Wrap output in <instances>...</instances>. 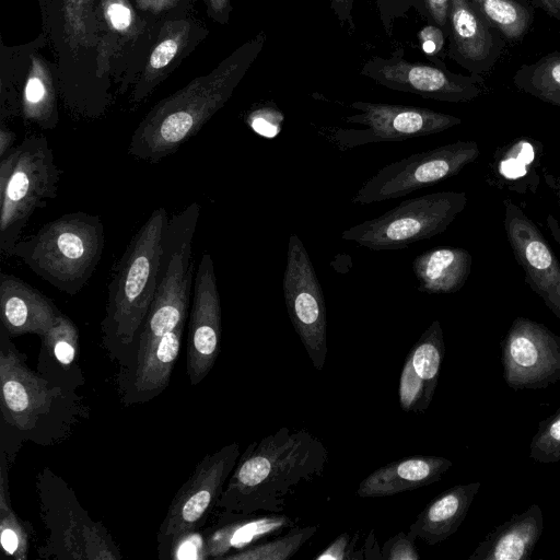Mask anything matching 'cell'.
Segmentation results:
<instances>
[{"label":"cell","mask_w":560,"mask_h":560,"mask_svg":"<svg viewBox=\"0 0 560 560\" xmlns=\"http://www.w3.org/2000/svg\"><path fill=\"white\" fill-rule=\"evenodd\" d=\"M266 42L260 32L245 42L211 72L156 103L135 129L128 154L158 163L194 137L232 96Z\"/></svg>","instance_id":"2"},{"label":"cell","mask_w":560,"mask_h":560,"mask_svg":"<svg viewBox=\"0 0 560 560\" xmlns=\"http://www.w3.org/2000/svg\"><path fill=\"white\" fill-rule=\"evenodd\" d=\"M350 107L359 114L345 120L364 128L338 129L332 141L341 149L431 136L462 124L459 117L416 106L357 101Z\"/></svg>","instance_id":"12"},{"label":"cell","mask_w":560,"mask_h":560,"mask_svg":"<svg viewBox=\"0 0 560 560\" xmlns=\"http://www.w3.org/2000/svg\"><path fill=\"white\" fill-rule=\"evenodd\" d=\"M535 9L547 13L560 25V0H527Z\"/></svg>","instance_id":"44"},{"label":"cell","mask_w":560,"mask_h":560,"mask_svg":"<svg viewBox=\"0 0 560 560\" xmlns=\"http://www.w3.org/2000/svg\"><path fill=\"white\" fill-rule=\"evenodd\" d=\"M42 338V353L57 368L69 369L79 352V330L71 318L61 314Z\"/></svg>","instance_id":"34"},{"label":"cell","mask_w":560,"mask_h":560,"mask_svg":"<svg viewBox=\"0 0 560 560\" xmlns=\"http://www.w3.org/2000/svg\"><path fill=\"white\" fill-rule=\"evenodd\" d=\"M185 324H179L133 361L126 392V399L131 404L148 401L167 387L179 354Z\"/></svg>","instance_id":"27"},{"label":"cell","mask_w":560,"mask_h":560,"mask_svg":"<svg viewBox=\"0 0 560 560\" xmlns=\"http://www.w3.org/2000/svg\"><path fill=\"white\" fill-rule=\"evenodd\" d=\"M542 179L560 207V175L552 174L548 172V170L544 168Z\"/></svg>","instance_id":"47"},{"label":"cell","mask_w":560,"mask_h":560,"mask_svg":"<svg viewBox=\"0 0 560 560\" xmlns=\"http://www.w3.org/2000/svg\"><path fill=\"white\" fill-rule=\"evenodd\" d=\"M452 466L443 456H408L372 471L360 482L357 494L362 499L384 498L416 490L438 482Z\"/></svg>","instance_id":"22"},{"label":"cell","mask_w":560,"mask_h":560,"mask_svg":"<svg viewBox=\"0 0 560 560\" xmlns=\"http://www.w3.org/2000/svg\"><path fill=\"white\" fill-rule=\"evenodd\" d=\"M207 13L217 23L226 24L232 11L231 0H206Z\"/></svg>","instance_id":"42"},{"label":"cell","mask_w":560,"mask_h":560,"mask_svg":"<svg viewBox=\"0 0 560 560\" xmlns=\"http://www.w3.org/2000/svg\"><path fill=\"white\" fill-rule=\"evenodd\" d=\"M544 143L518 137L499 147L486 170V182L498 189L536 194L540 185Z\"/></svg>","instance_id":"23"},{"label":"cell","mask_w":560,"mask_h":560,"mask_svg":"<svg viewBox=\"0 0 560 560\" xmlns=\"http://www.w3.org/2000/svg\"><path fill=\"white\" fill-rule=\"evenodd\" d=\"M529 458L540 464L560 462V408L539 422L529 445Z\"/></svg>","instance_id":"35"},{"label":"cell","mask_w":560,"mask_h":560,"mask_svg":"<svg viewBox=\"0 0 560 560\" xmlns=\"http://www.w3.org/2000/svg\"><path fill=\"white\" fill-rule=\"evenodd\" d=\"M58 94L56 66L34 51L21 94V115L24 122L34 124L42 129H54L59 121Z\"/></svg>","instance_id":"29"},{"label":"cell","mask_w":560,"mask_h":560,"mask_svg":"<svg viewBox=\"0 0 560 560\" xmlns=\"http://www.w3.org/2000/svg\"><path fill=\"white\" fill-rule=\"evenodd\" d=\"M423 2L432 24L439 26L447 38L450 0H423Z\"/></svg>","instance_id":"41"},{"label":"cell","mask_w":560,"mask_h":560,"mask_svg":"<svg viewBox=\"0 0 560 560\" xmlns=\"http://www.w3.org/2000/svg\"><path fill=\"white\" fill-rule=\"evenodd\" d=\"M363 556L364 559H383L381 548L378 547L373 529L369 533L365 539Z\"/></svg>","instance_id":"46"},{"label":"cell","mask_w":560,"mask_h":560,"mask_svg":"<svg viewBox=\"0 0 560 560\" xmlns=\"http://www.w3.org/2000/svg\"><path fill=\"white\" fill-rule=\"evenodd\" d=\"M10 335L1 327L0 387L3 419L13 428L26 431L50 411L60 388L34 373L9 341Z\"/></svg>","instance_id":"17"},{"label":"cell","mask_w":560,"mask_h":560,"mask_svg":"<svg viewBox=\"0 0 560 560\" xmlns=\"http://www.w3.org/2000/svg\"><path fill=\"white\" fill-rule=\"evenodd\" d=\"M354 0H329L330 8L342 24H348L350 27H354L352 21V9Z\"/></svg>","instance_id":"43"},{"label":"cell","mask_w":560,"mask_h":560,"mask_svg":"<svg viewBox=\"0 0 560 560\" xmlns=\"http://www.w3.org/2000/svg\"><path fill=\"white\" fill-rule=\"evenodd\" d=\"M480 155L476 141L458 140L392 162L371 176L352 201L369 205L407 196L459 174Z\"/></svg>","instance_id":"10"},{"label":"cell","mask_w":560,"mask_h":560,"mask_svg":"<svg viewBox=\"0 0 560 560\" xmlns=\"http://www.w3.org/2000/svg\"><path fill=\"white\" fill-rule=\"evenodd\" d=\"M221 332V302L213 260L205 253L194 278L188 325L186 359L191 385L200 383L213 368L220 352Z\"/></svg>","instance_id":"16"},{"label":"cell","mask_w":560,"mask_h":560,"mask_svg":"<svg viewBox=\"0 0 560 560\" xmlns=\"http://www.w3.org/2000/svg\"><path fill=\"white\" fill-rule=\"evenodd\" d=\"M547 228L556 241V243L560 246V223L552 214H548L546 218Z\"/></svg>","instance_id":"48"},{"label":"cell","mask_w":560,"mask_h":560,"mask_svg":"<svg viewBox=\"0 0 560 560\" xmlns=\"http://www.w3.org/2000/svg\"><path fill=\"white\" fill-rule=\"evenodd\" d=\"M328 458L310 431L282 427L241 454L215 508L243 515L281 513L300 487L323 476Z\"/></svg>","instance_id":"1"},{"label":"cell","mask_w":560,"mask_h":560,"mask_svg":"<svg viewBox=\"0 0 560 560\" xmlns=\"http://www.w3.org/2000/svg\"><path fill=\"white\" fill-rule=\"evenodd\" d=\"M105 246L101 218L82 211L66 213L24 238L11 252L57 290L74 295L93 276Z\"/></svg>","instance_id":"5"},{"label":"cell","mask_w":560,"mask_h":560,"mask_svg":"<svg viewBox=\"0 0 560 560\" xmlns=\"http://www.w3.org/2000/svg\"><path fill=\"white\" fill-rule=\"evenodd\" d=\"M139 12L130 0H98V75L108 90L118 84L119 94L132 86L162 22Z\"/></svg>","instance_id":"8"},{"label":"cell","mask_w":560,"mask_h":560,"mask_svg":"<svg viewBox=\"0 0 560 560\" xmlns=\"http://www.w3.org/2000/svg\"><path fill=\"white\" fill-rule=\"evenodd\" d=\"M241 456L236 442L206 455L179 488L158 530L160 559L171 557L176 542L207 521Z\"/></svg>","instance_id":"9"},{"label":"cell","mask_w":560,"mask_h":560,"mask_svg":"<svg viewBox=\"0 0 560 560\" xmlns=\"http://www.w3.org/2000/svg\"><path fill=\"white\" fill-rule=\"evenodd\" d=\"M45 35L57 57L59 96L78 119H98L113 93L98 75V0H39Z\"/></svg>","instance_id":"3"},{"label":"cell","mask_w":560,"mask_h":560,"mask_svg":"<svg viewBox=\"0 0 560 560\" xmlns=\"http://www.w3.org/2000/svg\"><path fill=\"white\" fill-rule=\"evenodd\" d=\"M296 520L285 514L266 515L225 513L221 522L208 530L203 540V559H223L295 525Z\"/></svg>","instance_id":"24"},{"label":"cell","mask_w":560,"mask_h":560,"mask_svg":"<svg viewBox=\"0 0 560 560\" xmlns=\"http://www.w3.org/2000/svg\"><path fill=\"white\" fill-rule=\"evenodd\" d=\"M411 266L418 291L427 294L455 293L470 275L472 257L465 248L439 246L416 256Z\"/></svg>","instance_id":"28"},{"label":"cell","mask_w":560,"mask_h":560,"mask_svg":"<svg viewBox=\"0 0 560 560\" xmlns=\"http://www.w3.org/2000/svg\"><path fill=\"white\" fill-rule=\"evenodd\" d=\"M62 312L52 300L22 279L0 273V319L10 336L49 330Z\"/></svg>","instance_id":"21"},{"label":"cell","mask_w":560,"mask_h":560,"mask_svg":"<svg viewBox=\"0 0 560 560\" xmlns=\"http://www.w3.org/2000/svg\"><path fill=\"white\" fill-rule=\"evenodd\" d=\"M278 115L280 114L275 110L261 108L249 115L248 125L255 132L264 137H273L278 132L279 122L282 120H277Z\"/></svg>","instance_id":"39"},{"label":"cell","mask_w":560,"mask_h":560,"mask_svg":"<svg viewBox=\"0 0 560 560\" xmlns=\"http://www.w3.org/2000/svg\"><path fill=\"white\" fill-rule=\"evenodd\" d=\"M168 219L164 207L156 208L115 265L102 322L106 342L133 348L156 292Z\"/></svg>","instance_id":"4"},{"label":"cell","mask_w":560,"mask_h":560,"mask_svg":"<svg viewBox=\"0 0 560 560\" xmlns=\"http://www.w3.org/2000/svg\"><path fill=\"white\" fill-rule=\"evenodd\" d=\"M15 138L16 135L7 127L5 122H0V160L14 148Z\"/></svg>","instance_id":"45"},{"label":"cell","mask_w":560,"mask_h":560,"mask_svg":"<svg viewBox=\"0 0 560 560\" xmlns=\"http://www.w3.org/2000/svg\"><path fill=\"white\" fill-rule=\"evenodd\" d=\"M445 354L443 329L433 320L407 354L398 385L405 412L423 413L431 405Z\"/></svg>","instance_id":"20"},{"label":"cell","mask_w":560,"mask_h":560,"mask_svg":"<svg viewBox=\"0 0 560 560\" xmlns=\"http://www.w3.org/2000/svg\"><path fill=\"white\" fill-rule=\"evenodd\" d=\"M416 537L409 532H399L387 539L382 548L383 560H419Z\"/></svg>","instance_id":"37"},{"label":"cell","mask_w":560,"mask_h":560,"mask_svg":"<svg viewBox=\"0 0 560 560\" xmlns=\"http://www.w3.org/2000/svg\"><path fill=\"white\" fill-rule=\"evenodd\" d=\"M512 81L521 92L560 107V51H550L521 65Z\"/></svg>","instance_id":"31"},{"label":"cell","mask_w":560,"mask_h":560,"mask_svg":"<svg viewBox=\"0 0 560 560\" xmlns=\"http://www.w3.org/2000/svg\"><path fill=\"white\" fill-rule=\"evenodd\" d=\"M503 206L505 234L525 281L560 319V262L536 223L511 199Z\"/></svg>","instance_id":"15"},{"label":"cell","mask_w":560,"mask_h":560,"mask_svg":"<svg viewBox=\"0 0 560 560\" xmlns=\"http://www.w3.org/2000/svg\"><path fill=\"white\" fill-rule=\"evenodd\" d=\"M500 347L503 378L512 389H540L560 381V336L544 324L516 317Z\"/></svg>","instance_id":"14"},{"label":"cell","mask_w":560,"mask_h":560,"mask_svg":"<svg viewBox=\"0 0 560 560\" xmlns=\"http://www.w3.org/2000/svg\"><path fill=\"white\" fill-rule=\"evenodd\" d=\"M0 542L7 557L15 560H25L27 558L28 533L11 505L4 454H2L1 458L0 472Z\"/></svg>","instance_id":"32"},{"label":"cell","mask_w":560,"mask_h":560,"mask_svg":"<svg viewBox=\"0 0 560 560\" xmlns=\"http://www.w3.org/2000/svg\"><path fill=\"white\" fill-rule=\"evenodd\" d=\"M508 44L523 40L532 28L535 8L527 0H469Z\"/></svg>","instance_id":"30"},{"label":"cell","mask_w":560,"mask_h":560,"mask_svg":"<svg viewBox=\"0 0 560 560\" xmlns=\"http://www.w3.org/2000/svg\"><path fill=\"white\" fill-rule=\"evenodd\" d=\"M544 530L542 511L532 504L490 532L468 560H527Z\"/></svg>","instance_id":"25"},{"label":"cell","mask_w":560,"mask_h":560,"mask_svg":"<svg viewBox=\"0 0 560 560\" xmlns=\"http://www.w3.org/2000/svg\"><path fill=\"white\" fill-rule=\"evenodd\" d=\"M419 38L422 50L429 56H435L442 52L446 36L439 26L432 24L420 31Z\"/></svg>","instance_id":"40"},{"label":"cell","mask_w":560,"mask_h":560,"mask_svg":"<svg viewBox=\"0 0 560 560\" xmlns=\"http://www.w3.org/2000/svg\"><path fill=\"white\" fill-rule=\"evenodd\" d=\"M466 206L464 191L409 198L374 219L350 226L340 236L371 250L401 249L443 233Z\"/></svg>","instance_id":"7"},{"label":"cell","mask_w":560,"mask_h":560,"mask_svg":"<svg viewBox=\"0 0 560 560\" xmlns=\"http://www.w3.org/2000/svg\"><path fill=\"white\" fill-rule=\"evenodd\" d=\"M317 525L292 526L285 534H278L267 541H258L225 556L224 560H288L317 532Z\"/></svg>","instance_id":"33"},{"label":"cell","mask_w":560,"mask_h":560,"mask_svg":"<svg viewBox=\"0 0 560 560\" xmlns=\"http://www.w3.org/2000/svg\"><path fill=\"white\" fill-rule=\"evenodd\" d=\"M282 288L291 324L313 366L322 371L328 353L327 310L310 255L296 234L289 237Z\"/></svg>","instance_id":"11"},{"label":"cell","mask_w":560,"mask_h":560,"mask_svg":"<svg viewBox=\"0 0 560 560\" xmlns=\"http://www.w3.org/2000/svg\"><path fill=\"white\" fill-rule=\"evenodd\" d=\"M361 73L387 89L441 102H470L487 92L482 75L452 72L440 60L434 65L412 62L398 54L372 57Z\"/></svg>","instance_id":"13"},{"label":"cell","mask_w":560,"mask_h":560,"mask_svg":"<svg viewBox=\"0 0 560 560\" xmlns=\"http://www.w3.org/2000/svg\"><path fill=\"white\" fill-rule=\"evenodd\" d=\"M207 34L205 25L190 14L162 21L131 86L130 102L139 104L150 96Z\"/></svg>","instance_id":"19"},{"label":"cell","mask_w":560,"mask_h":560,"mask_svg":"<svg viewBox=\"0 0 560 560\" xmlns=\"http://www.w3.org/2000/svg\"><path fill=\"white\" fill-rule=\"evenodd\" d=\"M359 534L352 537L349 533H341L331 541L320 553L315 556V560H359L364 559L363 551H355Z\"/></svg>","instance_id":"38"},{"label":"cell","mask_w":560,"mask_h":560,"mask_svg":"<svg viewBox=\"0 0 560 560\" xmlns=\"http://www.w3.org/2000/svg\"><path fill=\"white\" fill-rule=\"evenodd\" d=\"M448 56L469 74L486 75L505 52L508 42L469 0H450Z\"/></svg>","instance_id":"18"},{"label":"cell","mask_w":560,"mask_h":560,"mask_svg":"<svg viewBox=\"0 0 560 560\" xmlns=\"http://www.w3.org/2000/svg\"><path fill=\"white\" fill-rule=\"evenodd\" d=\"M61 171L48 140L28 135L0 160V250L11 256L35 210L57 196Z\"/></svg>","instance_id":"6"},{"label":"cell","mask_w":560,"mask_h":560,"mask_svg":"<svg viewBox=\"0 0 560 560\" xmlns=\"http://www.w3.org/2000/svg\"><path fill=\"white\" fill-rule=\"evenodd\" d=\"M137 9L152 18L164 21L190 14L194 0H133Z\"/></svg>","instance_id":"36"},{"label":"cell","mask_w":560,"mask_h":560,"mask_svg":"<svg viewBox=\"0 0 560 560\" xmlns=\"http://www.w3.org/2000/svg\"><path fill=\"white\" fill-rule=\"evenodd\" d=\"M480 487L475 481L446 489L425 505L408 532L429 546L444 541L462 525Z\"/></svg>","instance_id":"26"}]
</instances>
